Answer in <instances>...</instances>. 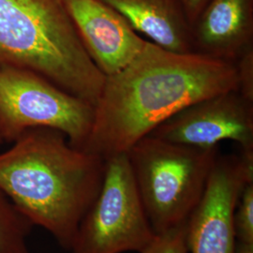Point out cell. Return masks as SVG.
Masks as SVG:
<instances>
[{
  "instance_id": "cell-16",
  "label": "cell",
  "mask_w": 253,
  "mask_h": 253,
  "mask_svg": "<svg viewBox=\"0 0 253 253\" xmlns=\"http://www.w3.org/2000/svg\"><path fill=\"white\" fill-rule=\"evenodd\" d=\"M184 7L187 11L188 17L190 19V24L194 25L195 21L198 18L202 10L208 4L210 0H182Z\"/></svg>"
},
{
  "instance_id": "cell-4",
  "label": "cell",
  "mask_w": 253,
  "mask_h": 253,
  "mask_svg": "<svg viewBox=\"0 0 253 253\" xmlns=\"http://www.w3.org/2000/svg\"><path fill=\"white\" fill-rule=\"evenodd\" d=\"M155 234L189 219L206 190L219 147L201 148L145 136L126 152Z\"/></svg>"
},
{
  "instance_id": "cell-1",
  "label": "cell",
  "mask_w": 253,
  "mask_h": 253,
  "mask_svg": "<svg viewBox=\"0 0 253 253\" xmlns=\"http://www.w3.org/2000/svg\"><path fill=\"white\" fill-rule=\"evenodd\" d=\"M237 88L234 62L198 53H173L146 42L130 63L105 78L83 149L104 160L126 153L182 109Z\"/></svg>"
},
{
  "instance_id": "cell-12",
  "label": "cell",
  "mask_w": 253,
  "mask_h": 253,
  "mask_svg": "<svg viewBox=\"0 0 253 253\" xmlns=\"http://www.w3.org/2000/svg\"><path fill=\"white\" fill-rule=\"evenodd\" d=\"M32 223L0 190V253H29Z\"/></svg>"
},
{
  "instance_id": "cell-10",
  "label": "cell",
  "mask_w": 253,
  "mask_h": 253,
  "mask_svg": "<svg viewBox=\"0 0 253 253\" xmlns=\"http://www.w3.org/2000/svg\"><path fill=\"white\" fill-rule=\"evenodd\" d=\"M192 27L195 53L235 63L253 48V0H210Z\"/></svg>"
},
{
  "instance_id": "cell-18",
  "label": "cell",
  "mask_w": 253,
  "mask_h": 253,
  "mask_svg": "<svg viewBox=\"0 0 253 253\" xmlns=\"http://www.w3.org/2000/svg\"><path fill=\"white\" fill-rule=\"evenodd\" d=\"M2 142H3V141H2V139H1V137H0V144H1Z\"/></svg>"
},
{
  "instance_id": "cell-7",
  "label": "cell",
  "mask_w": 253,
  "mask_h": 253,
  "mask_svg": "<svg viewBox=\"0 0 253 253\" xmlns=\"http://www.w3.org/2000/svg\"><path fill=\"white\" fill-rule=\"evenodd\" d=\"M253 182V151L217 155L199 204L188 219L189 253H235V207Z\"/></svg>"
},
{
  "instance_id": "cell-14",
  "label": "cell",
  "mask_w": 253,
  "mask_h": 253,
  "mask_svg": "<svg viewBox=\"0 0 253 253\" xmlns=\"http://www.w3.org/2000/svg\"><path fill=\"white\" fill-rule=\"evenodd\" d=\"M187 235L188 220L165 232L156 234L141 253H189Z\"/></svg>"
},
{
  "instance_id": "cell-8",
  "label": "cell",
  "mask_w": 253,
  "mask_h": 253,
  "mask_svg": "<svg viewBox=\"0 0 253 253\" xmlns=\"http://www.w3.org/2000/svg\"><path fill=\"white\" fill-rule=\"evenodd\" d=\"M148 135L201 148L233 141L241 151H253V101L237 90L211 96L182 109Z\"/></svg>"
},
{
  "instance_id": "cell-15",
  "label": "cell",
  "mask_w": 253,
  "mask_h": 253,
  "mask_svg": "<svg viewBox=\"0 0 253 253\" xmlns=\"http://www.w3.org/2000/svg\"><path fill=\"white\" fill-rule=\"evenodd\" d=\"M238 77L237 91L247 100L253 101V48L235 62Z\"/></svg>"
},
{
  "instance_id": "cell-9",
  "label": "cell",
  "mask_w": 253,
  "mask_h": 253,
  "mask_svg": "<svg viewBox=\"0 0 253 253\" xmlns=\"http://www.w3.org/2000/svg\"><path fill=\"white\" fill-rule=\"evenodd\" d=\"M91 59L105 76L119 73L145 44L140 34L116 9L100 0H64Z\"/></svg>"
},
{
  "instance_id": "cell-5",
  "label": "cell",
  "mask_w": 253,
  "mask_h": 253,
  "mask_svg": "<svg viewBox=\"0 0 253 253\" xmlns=\"http://www.w3.org/2000/svg\"><path fill=\"white\" fill-rule=\"evenodd\" d=\"M95 106L38 73L0 68V137L13 143L28 129L49 127L83 149L90 134Z\"/></svg>"
},
{
  "instance_id": "cell-3",
  "label": "cell",
  "mask_w": 253,
  "mask_h": 253,
  "mask_svg": "<svg viewBox=\"0 0 253 253\" xmlns=\"http://www.w3.org/2000/svg\"><path fill=\"white\" fill-rule=\"evenodd\" d=\"M1 67L34 72L94 106L106 78L64 0H0Z\"/></svg>"
},
{
  "instance_id": "cell-17",
  "label": "cell",
  "mask_w": 253,
  "mask_h": 253,
  "mask_svg": "<svg viewBox=\"0 0 253 253\" xmlns=\"http://www.w3.org/2000/svg\"><path fill=\"white\" fill-rule=\"evenodd\" d=\"M235 253H253V245L236 242Z\"/></svg>"
},
{
  "instance_id": "cell-13",
  "label": "cell",
  "mask_w": 253,
  "mask_h": 253,
  "mask_svg": "<svg viewBox=\"0 0 253 253\" xmlns=\"http://www.w3.org/2000/svg\"><path fill=\"white\" fill-rule=\"evenodd\" d=\"M238 242L253 245V182L248 183L237 201L234 215Z\"/></svg>"
},
{
  "instance_id": "cell-6",
  "label": "cell",
  "mask_w": 253,
  "mask_h": 253,
  "mask_svg": "<svg viewBox=\"0 0 253 253\" xmlns=\"http://www.w3.org/2000/svg\"><path fill=\"white\" fill-rule=\"evenodd\" d=\"M155 235L126 154L109 157L100 191L83 217L70 251L141 253Z\"/></svg>"
},
{
  "instance_id": "cell-11",
  "label": "cell",
  "mask_w": 253,
  "mask_h": 253,
  "mask_svg": "<svg viewBox=\"0 0 253 253\" xmlns=\"http://www.w3.org/2000/svg\"><path fill=\"white\" fill-rule=\"evenodd\" d=\"M116 9L138 34L163 49L195 53L193 27L182 0H100Z\"/></svg>"
},
{
  "instance_id": "cell-2",
  "label": "cell",
  "mask_w": 253,
  "mask_h": 253,
  "mask_svg": "<svg viewBox=\"0 0 253 253\" xmlns=\"http://www.w3.org/2000/svg\"><path fill=\"white\" fill-rule=\"evenodd\" d=\"M105 160L53 128L27 130L0 153V190L32 223L70 250L100 191Z\"/></svg>"
}]
</instances>
